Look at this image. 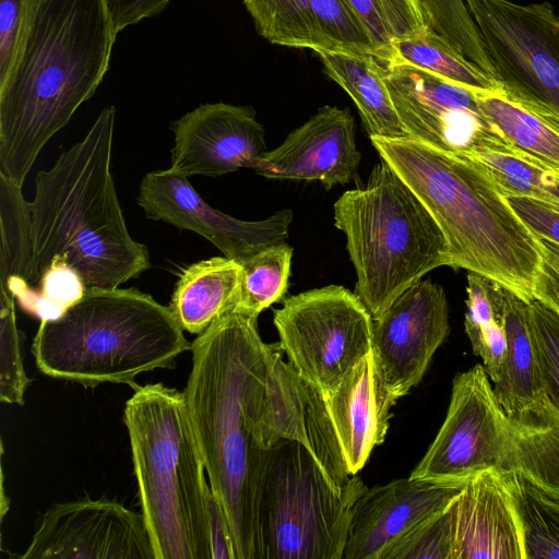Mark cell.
Wrapping results in <instances>:
<instances>
[{
	"instance_id": "39",
	"label": "cell",
	"mask_w": 559,
	"mask_h": 559,
	"mask_svg": "<svg viewBox=\"0 0 559 559\" xmlns=\"http://www.w3.org/2000/svg\"><path fill=\"white\" fill-rule=\"evenodd\" d=\"M509 205L537 237L559 245V207L530 198L506 197Z\"/></svg>"
},
{
	"instance_id": "25",
	"label": "cell",
	"mask_w": 559,
	"mask_h": 559,
	"mask_svg": "<svg viewBox=\"0 0 559 559\" xmlns=\"http://www.w3.org/2000/svg\"><path fill=\"white\" fill-rule=\"evenodd\" d=\"M326 75L355 103L369 138H407L372 53L319 51Z\"/></svg>"
},
{
	"instance_id": "1",
	"label": "cell",
	"mask_w": 559,
	"mask_h": 559,
	"mask_svg": "<svg viewBox=\"0 0 559 559\" xmlns=\"http://www.w3.org/2000/svg\"><path fill=\"white\" fill-rule=\"evenodd\" d=\"M258 317L234 307L191 344L183 391L210 487L227 516L237 559H261L259 501L271 443L269 377L278 344Z\"/></svg>"
},
{
	"instance_id": "29",
	"label": "cell",
	"mask_w": 559,
	"mask_h": 559,
	"mask_svg": "<svg viewBox=\"0 0 559 559\" xmlns=\"http://www.w3.org/2000/svg\"><path fill=\"white\" fill-rule=\"evenodd\" d=\"M504 292L506 287L488 277L472 272L467 275L464 328L491 382L498 379L507 352Z\"/></svg>"
},
{
	"instance_id": "18",
	"label": "cell",
	"mask_w": 559,
	"mask_h": 559,
	"mask_svg": "<svg viewBox=\"0 0 559 559\" xmlns=\"http://www.w3.org/2000/svg\"><path fill=\"white\" fill-rule=\"evenodd\" d=\"M468 481L408 477L367 488L354 504L342 559H382L396 540L454 501Z\"/></svg>"
},
{
	"instance_id": "40",
	"label": "cell",
	"mask_w": 559,
	"mask_h": 559,
	"mask_svg": "<svg viewBox=\"0 0 559 559\" xmlns=\"http://www.w3.org/2000/svg\"><path fill=\"white\" fill-rule=\"evenodd\" d=\"M537 238L540 263L533 285L534 299L559 314V245Z\"/></svg>"
},
{
	"instance_id": "8",
	"label": "cell",
	"mask_w": 559,
	"mask_h": 559,
	"mask_svg": "<svg viewBox=\"0 0 559 559\" xmlns=\"http://www.w3.org/2000/svg\"><path fill=\"white\" fill-rule=\"evenodd\" d=\"M487 469L520 474L559 497V433L511 418L477 364L453 379L445 419L409 477L468 481Z\"/></svg>"
},
{
	"instance_id": "13",
	"label": "cell",
	"mask_w": 559,
	"mask_h": 559,
	"mask_svg": "<svg viewBox=\"0 0 559 559\" xmlns=\"http://www.w3.org/2000/svg\"><path fill=\"white\" fill-rule=\"evenodd\" d=\"M449 330L444 289L430 280L405 289L372 319L371 354L395 400L419 384Z\"/></svg>"
},
{
	"instance_id": "6",
	"label": "cell",
	"mask_w": 559,
	"mask_h": 559,
	"mask_svg": "<svg viewBox=\"0 0 559 559\" xmlns=\"http://www.w3.org/2000/svg\"><path fill=\"white\" fill-rule=\"evenodd\" d=\"M155 559H212L205 466L185 393L135 388L123 412Z\"/></svg>"
},
{
	"instance_id": "22",
	"label": "cell",
	"mask_w": 559,
	"mask_h": 559,
	"mask_svg": "<svg viewBox=\"0 0 559 559\" xmlns=\"http://www.w3.org/2000/svg\"><path fill=\"white\" fill-rule=\"evenodd\" d=\"M528 304L506 288L503 323L507 352L493 392L506 413L521 424L559 433V412L549 402L528 322Z\"/></svg>"
},
{
	"instance_id": "20",
	"label": "cell",
	"mask_w": 559,
	"mask_h": 559,
	"mask_svg": "<svg viewBox=\"0 0 559 559\" xmlns=\"http://www.w3.org/2000/svg\"><path fill=\"white\" fill-rule=\"evenodd\" d=\"M258 33L271 44L314 52L377 56L376 45L345 0H243Z\"/></svg>"
},
{
	"instance_id": "9",
	"label": "cell",
	"mask_w": 559,
	"mask_h": 559,
	"mask_svg": "<svg viewBox=\"0 0 559 559\" xmlns=\"http://www.w3.org/2000/svg\"><path fill=\"white\" fill-rule=\"evenodd\" d=\"M367 489H340L300 442L270 449L259 501L261 559H342L353 508Z\"/></svg>"
},
{
	"instance_id": "28",
	"label": "cell",
	"mask_w": 559,
	"mask_h": 559,
	"mask_svg": "<svg viewBox=\"0 0 559 559\" xmlns=\"http://www.w3.org/2000/svg\"><path fill=\"white\" fill-rule=\"evenodd\" d=\"M509 495L524 559H559V497L515 473H499Z\"/></svg>"
},
{
	"instance_id": "35",
	"label": "cell",
	"mask_w": 559,
	"mask_h": 559,
	"mask_svg": "<svg viewBox=\"0 0 559 559\" xmlns=\"http://www.w3.org/2000/svg\"><path fill=\"white\" fill-rule=\"evenodd\" d=\"M86 289L80 274L56 257L20 306L40 321L57 320L83 298Z\"/></svg>"
},
{
	"instance_id": "11",
	"label": "cell",
	"mask_w": 559,
	"mask_h": 559,
	"mask_svg": "<svg viewBox=\"0 0 559 559\" xmlns=\"http://www.w3.org/2000/svg\"><path fill=\"white\" fill-rule=\"evenodd\" d=\"M280 347L301 379L332 393L371 352L372 317L355 292L328 285L284 299L274 311Z\"/></svg>"
},
{
	"instance_id": "27",
	"label": "cell",
	"mask_w": 559,
	"mask_h": 559,
	"mask_svg": "<svg viewBox=\"0 0 559 559\" xmlns=\"http://www.w3.org/2000/svg\"><path fill=\"white\" fill-rule=\"evenodd\" d=\"M377 59L429 71L474 92L502 94L498 81L468 61L430 26L394 41Z\"/></svg>"
},
{
	"instance_id": "3",
	"label": "cell",
	"mask_w": 559,
	"mask_h": 559,
	"mask_svg": "<svg viewBox=\"0 0 559 559\" xmlns=\"http://www.w3.org/2000/svg\"><path fill=\"white\" fill-rule=\"evenodd\" d=\"M115 118L114 106L104 108L81 141L36 174L32 286L56 257L86 288H116L151 267L147 247L129 234L115 188Z\"/></svg>"
},
{
	"instance_id": "41",
	"label": "cell",
	"mask_w": 559,
	"mask_h": 559,
	"mask_svg": "<svg viewBox=\"0 0 559 559\" xmlns=\"http://www.w3.org/2000/svg\"><path fill=\"white\" fill-rule=\"evenodd\" d=\"M207 520L212 559H237L235 544L227 516L211 487L207 491Z\"/></svg>"
},
{
	"instance_id": "4",
	"label": "cell",
	"mask_w": 559,
	"mask_h": 559,
	"mask_svg": "<svg viewBox=\"0 0 559 559\" xmlns=\"http://www.w3.org/2000/svg\"><path fill=\"white\" fill-rule=\"evenodd\" d=\"M370 141L439 225L451 267L488 277L527 304L535 300L538 238L480 165L408 138Z\"/></svg>"
},
{
	"instance_id": "26",
	"label": "cell",
	"mask_w": 559,
	"mask_h": 559,
	"mask_svg": "<svg viewBox=\"0 0 559 559\" xmlns=\"http://www.w3.org/2000/svg\"><path fill=\"white\" fill-rule=\"evenodd\" d=\"M34 238L29 202L22 187L0 173V290L23 301L29 284Z\"/></svg>"
},
{
	"instance_id": "36",
	"label": "cell",
	"mask_w": 559,
	"mask_h": 559,
	"mask_svg": "<svg viewBox=\"0 0 559 559\" xmlns=\"http://www.w3.org/2000/svg\"><path fill=\"white\" fill-rule=\"evenodd\" d=\"M28 384L21 355L15 299L0 290V401L23 405Z\"/></svg>"
},
{
	"instance_id": "19",
	"label": "cell",
	"mask_w": 559,
	"mask_h": 559,
	"mask_svg": "<svg viewBox=\"0 0 559 559\" xmlns=\"http://www.w3.org/2000/svg\"><path fill=\"white\" fill-rule=\"evenodd\" d=\"M280 344L267 385L266 430L272 445L280 439L302 443L340 489L353 480L330 418L324 396L283 360Z\"/></svg>"
},
{
	"instance_id": "15",
	"label": "cell",
	"mask_w": 559,
	"mask_h": 559,
	"mask_svg": "<svg viewBox=\"0 0 559 559\" xmlns=\"http://www.w3.org/2000/svg\"><path fill=\"white\" fill-rule=\"evenodd\" d=\"M25 559H155L142 514L107 499L51 506Z\"/></svg>"
},
{
	"instance_id": "42",
	"label": "cell",
	"mask_w": 559,
	"mask_h": 559,
	"mask_svg": "<svg viewBox=\"0 0 559 559\" xmlns=\"http://www.w3.org/2000/svg\"><path fill=\"white\" fill-rule=\"evenodd\" d=\"M117 32L163 11L170 0H108Z\"/></svg>"
},
{
	"instance_id": "23",
	"label": "cell",
	"mask_w": 559,
	"mask_h": 559,
	"mask_svg": "<svg viewBox=\"0 0 559 559\" xmlns=\"http://www.w3.org/2000/svg\"><path fill=\"white\" fill-rule=\"evenodd\" d=\"M524 559L518 521L498 472L471 478L456 499L455 559Z\"/></svg>"
},
{
	"instance_id": "12",
	"label": "cell",
	"mask_w": 559,
	"mask_h": 559,
	"mask_svg": "<svg viewBox=\"0 0 559 559\" xmlns=\"http://www.w3.org/2000/svg\"><path fill=\"white\" fill-rule=\"evenodd\" d=\"M380 63L408 139L465 157L518 152L485 118L474 91L408 64Z\"/></svg>"
},
{
	"instance_id": "34",
	"label": "cell",
	"mask_w": 559,
	"mask_h": 559,
	"mask_svg": "<svg viewBox=\"0 0 559 559\" xmlns=\"http://www.w3.org/2000/svg\"><path fill=\"white\" fill-rule=\"evenodd\" d=\"M456 499L396 540L382 559H455Z\"/></svg>"
},
{
	"instance_id": "31",
	"label": "cell",
	"mask_w": 559,
	"mask_h": 559,
	"mask_svg": "<svg viewBox=\"0 0 559 559\" xmlns=\"http://www.w3.org/2000/svg\"><path fill=\"white\" fill-rule=\"evenodd\" d=\"M480 165L504 197H523L559 207V173L519 152L477 151Z\"/></svg>"
},
{
	"instance_id": "2",
	"label": "cell",
	"mask_w": 559,
	"mask_h": 559,
	"mask_svg": "<svg viewBox=\"0 0 559 559\" xmlns=\"http://www.w3.org/2000/svg\"><path fill=\"white\" fill-rule=\"evenodd\" d=\"M117 29L108 0H28L0 82V173L22 187L47 142L96 92Z\"/></svg>"
},
{
	"instance_id": "17",
	"label": "cell",
	"mask_w": 559,
	"mask_h": 559,
	"mask_svg": "<svg viewBox=\"0 0 559 559\" xmlns=\"http://www.w3.org/2000/svg\"><path fill=\"white\" fill-rule=\"evenodd\" d=\"M360 159L350 111L325 105L267 151L253 170L269 179L317 181L331 189L352 182Z\"/></svg>"
},
{
	"instance_id": "30",
	"label": "cell",
	"mask_w": 559,
	"mask_h": 559,
	"mask_svg": "<svg viewBox=\"0 0 559 559\" xmlns=\"http://www.w3.org/2000/svg\"><path fill=\"white\" fill-rule=\"evenodd\" d=\"M475 95L485 118L518 152L559 173V130L501 94Z\"/></svg>"
},
{
	"instance_id": "33",
	"label": "cell",
	"mask_w": 559,
	"mask_h": 559,
	"mask_svg": "<svg viewBox=\"0 0 559 559\" xmlns=\"http://www.w3.org/2000/svg\"><path fill=\"white\" fill-rule=\"evenodd\" d=\"M372 38L377 56L396 40L426 29L420 0H345Z\"/></svg>"
},
{
	"instance_id": "38",
	"label": "cell",
	"mask_w": 559,
	"mask_h": 559,
	"mask_svg": "<svg viewBox=\"0 0 559 559\" xmlns=\"http://www.w3.org/2000/svg\"><path fill=\"white\" fill-rule=\"evenodd\" d=\"M27 8L28 0H0V82L16 56Z\"/></svg>"
},
{
	"instance_id": "5",
	"label": "cell",
	"mask_w": 559,
	"mask_h": 559,
	"mask_svg": "<svg viewBox=\"0 0 559 559\" xmlns=\"http://www.w3.org/2000/svg\"><path fill=\"white\" fill-rule=\"evenodd\" d=\"M191 345L169 307L136 288H87L57 320L40 321L32 352L49 377L84 386L168 368Z\"/></svg>"
},
{
	"instance_id": "14",
	"label": "cell",
	"mask_w": 559,
	"mask_h": 559,
	"mask_svg": "<svg viewBox=\"0 0 559 559\" xmlns=\"http://www.w3.org/2000/svg\"><path fill=\"white\" fill-rule=\"evenodd\" d=\"M136 202L147 218L194 231L240 264L284 242L294 217L290 209H283L261 221L235 218L207 204L187 177L170 169L147 173Z\"/></svg>"
},
{
	"instance_id": "21",
	"label": "cell",
	"mask_w": 559,
	"mask_h": 559,
	"mask_svg": "<svg viewBox=\"0 0 559 559\" xmlns=\"http://www.w3.org/2000/svg\"><path fill=\"white\" fill-rule=\"evenodd\" d=\"M324 401L348 473L354 476L383 442L397 400L385 388L370 352Z\"/></svg>"
},
{
	"instance_id": "10",
	"label": "cell",
	"mask_w": 559,
	"mask_h": 559,
	"mask_svg": "<svg viewBox=\"0 0 559 559\" xmlns=\"http://www.w3.org/2000/svg\"><path fill=\"white\" fill-rule=\"evenodd\" d=\"M507 99L559 130V15L548 1L463 0Z\"/></svg>"
},
{
	"instance_id": "7",
	"label": "cell",
	"mask_w": 559,
	"mask_h": 559,
	"mask_svg": "<svg viewBox=\"0 0 559 559\" xmlns=\"http://www.w3.org/2000/svg\"><path fill=\"white\" fill-rule=\"evenodd\" d=\"M334 225L346 237L357 275L354 292L372 319L424 275L452 265L439 225L382 158L365 186L336 200Z\"/></svg>"
},
{
	"instance_id": "32",
	"label": "cell",
	"mask_w": 559,
	"mask_h": 559,
	"mask_svg": "<svg viewBox=\"0 0 559 559\" xmlns=\"http://www.w3.org/2000/svg\"><path fill=\"white\" fill-rule=\"evenodd\" d=\"M294 249L286 241L271 246L241 264L236 308L254 317L281 301L288 289Z\"/></svg>"
},
{
	"instance_id": "16",
	"label": "cell",
	"mask_w": 559,
	"mask_h": 559,
	"mask_svg": "<svg viewBox=\"0 0 559 559\" xmlns=\"http://www.w3.org/2000/svg\"><path fill=\"white\" fill-rule=\"evenodd\" d=\"M251 106L203 104L171 122L170 170L218 177L252 168L267 152L265 131Z\"/></svg>"
},
{
	"instance_id": "24",
	"label": "cell",
	"mask_w": 559,
	"mask_h": 559,
	"mask_svg": "<svg viewBox=\"0 0 559 559\" xmlns=\"http://www.w3.org/2000/svg\"><path fill=\"white\" fill-rule=\"evenodd\" d=\"M242 266L226 257H213L182 271L169 309L182 328L200 335L238 301Z\"/></svg>"
},
{
	"instance_id": "37",
	"label": "cell",
	"mask_w": 559,
	"mask_h": 559,
	"mask_svg": "<svg viewBox=\"0 0 559 559\" xmlns=\"http://www.w3.org/2000/svg\"><path fill=\"white\" fill-rule=\"evenodd\" d=\"M527 313L543 386L559 412V314L538 300L528 304Z\"/></svg>"
}]
</instances>
